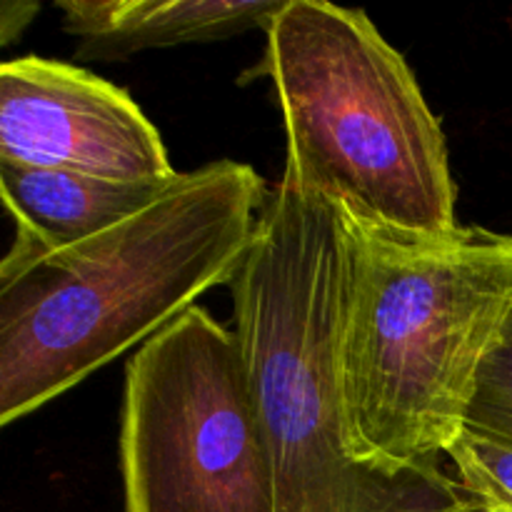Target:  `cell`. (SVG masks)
<instances>
[{
    "label": "cell",
    "mask_w": 512,
    "mask_h": 512,
    "mask_svg": "<svg viewBox=\"0 0 512 512\" xmlns=\"http://www.w3.org/2000/svg\"><path fill=\"white\" fill-rule=\"evenodd\" d=\"M268 198L250 165L218 160L180 173L125 223L0 270V425L68 393L230 283Z\"/></svg>",
    "instance_id": "6da1fadb"
},
{
    "label": "cell",
    "mask_w": 512,
    "mask_h": 512,
    "mask_svg": "<svg viewBox=\"0 0 512 512\" xmlns=\"http://www.w3.org/2000/svg\"><path fill=\"white\" fill-rule=\"evenodd\" d=\"M348 218L280 178L230 280L233 333L275 473V512H468L445 473H390L348 453L340 333Z\"/></svg>",
    "instance_id": "7a4b0ae2"
},
{
    "label": "cell",
    "mask_w": 512,
    "mask_h": 512,
    "mask_svg": "<svg viewBox=\"0 0 512 512\" xmlns=\"http://www.w3.org/2000/svg\"><path fill=\"white\" fill-rule=\"evenodd\" d=\"M348 235V453L390 473H443L512 315V235L463 228L443 243H400L350 220Z\"/></svg>",
    "instance_id": "3957f363"
},
{
    "label": "cell",
    "mask_w": 512,
    "mask_h": 512,
    "mask_svg": "<svg viewBox=\"0 0 512 512\" xmlns=\"http://www.w3.org/2000/svg\"><path fill=\"white\" fill-rule=\"evenodd\" d=\"M265 33L288 133L285 178L390 240L458 235L440 120L373 20L325 0H288Z\"/></svg>",
    "instance_id": "277c9868"
},
{
    "label": "cell",
    "mask_w": 512,
    "mask_h": 512,
    "mask_svg": "<svg viewBox=\"0 0 512 512\" xmlns=\"http://www.w3.org/2000/svg\"><path fill=\"white\" fill-rule=\"evenodd\" d=\"M125 512H275V473L233 330L193 305L125 370Z\"/></svg>",
    "instance_id": "5b68a950"
},
{
    "label": "cell",
    "mask_w": 512,
    "mask_h": 512,
    "mask_svg": "<svg viewBox=\"0 0 512 512\" xmlns=\"http://www.w3.org/2000/svg\"><path fill=\"white\" fill-rule=\"evenodd\" d=\"M0 163L120 183L180 175L155 125L123 88L38 55L0 68Z\"/></svg>",
    "instance_id": "8992f818"
},
{
    "label": "cell",
    "mask_w": 512,
    "mask_h": 512,
    "mask_svg": "<svg viewBox=\"0 0 512 512\" xmlns=\"http://www.w3.org/2000/svg\"><path fill=\"white\" fill-rule=\"evenodd\" d=\"M178 178L165 183H120L65 170L0 163L5 210L15 240L0 270L85 243L153 205Z\"/></svg>",
    "instance_id": "52a82bcc"
},
{
    "label": "cell",
    "mask_w": 512,
    "mask_h": 512,
    "mask_svg": "<svg viewBox=\"0 0 512 512\" xmlns=\"http://www.w3.org/2000/svg\"><path fill=\"white\" fill-rule=\"evenodd\" d=\"M288 0H60L78 60H125L135 53L213 43L270 28Z\"/></svg>",
    "instance_id": "ba28073f"
},
{
    "label": "cell",
    "mask_w": 512,
    "mask_h": 512,
    "mask_svg": "<svg viewBox=\"0 0 512 512\" xmlns=\"http://www.w3.org/2000/svg\"><path fill=\"white\" fill-rule=\"evenodd\" d=\"M448 458L475 503L512 512V440L465 428Z\"/></svg>",
    "instance_id": "9c48e42d"
},
{
    "label": "cell",
    "mask_w": 512,
    "mask_h": 512,
    "mask_svg": "<svg viewBox=\"0 0 512 512\" xmlns=\"http://www.w3.org/2000/svg\"><path fill=\"white\" fill-rule=\"evenodd\" d=\"M465 428L512 440V315L480 368Z\"/></svg>",
    "instance_id": "30bf717a"
},
{
    "label": "cell",
    "mask_w": 512,
    "mask_h": 512,
    "mask_svg": "<svg viewBox=\"0 0 512 512\" xmlns=\"http://www.w3.org/2000/svg\"><path fill=\"white\" fill-rule=\"evenodd\" d=\"M468 512H510V510H503V508H490V505H473Z\"/></svg>",
    "instance_id": "8fae6325"
}]
</instances>
